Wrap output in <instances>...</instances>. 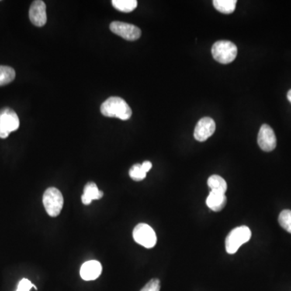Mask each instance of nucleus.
<instances>
[{
	"instance_id": "nucleus-1",
	"label": "nucleus",
	"mask_w": 291,
	"mask_h": 291,
	"mask_svg": "<svg viewBox=\"0 0 291 291\" xmlns=\"http://www.w3.org/2000/svg\"><path fill=\"white\" fill-rule=\"evenodd\" d=\"M101 112L104 116L119 118L121 120H129L132 110L126 101L118 96L109 97L101 107Z\"/></svg>"
},
{
	"instance_id": "nucleus-2",
	"label": "nucleus",
	"mask_w": 291,
	"mask_h": 291,
	"mask_svg": "<svg viewBox=\"0 0 291 291\" xmlns=\"http://www.w3.org/2000/svg\"><path fill=\"white\" fill-rule=\"evenodd\" d=\"M238 50L233 42L219 41L215 42L212 47V55L219 63L228 64L236 59Z\"/></svg>"
},
{
	"instance_id": "nucleus-3",
	"label": "nucleus",
	"mask_w": 291,
	"mask_h": 291,
	"mask_svg": "<svg viewBox=\"0 0 291 291\" xmlns=\"http://www.w3.org/2000/svg\"><path fill=\"white\" fill-rule=\"evenodd\" d=\"M63 194L57 188L50 187L43 194V205L50 217H57L63 207Z\"/></svg>"
},
{
	"instance_id": "nucleus-4",
	"label": "nucleus",
	"mask_w": 291,
	"mask_h": 291,
	"mask_svg": "<svg viewBox=\"0 0 291 291\" xmlns=\"http://www.w3.org/2000/svg\"><path fill=\"white\" fill-rule=\"evenodd\" d=\"M251 236V230L247 226H239L233 229L226 239V250L227 253H236L240 246L249 241Z\"/></svg>"
},
{
	"instance_id": "nucleus-5",
	"label": "nucleus",
	"mask_w": 291,
	"mask_h": 291,
	"mask_svg": "<svg viewBox=\"0 0 291 291\" xmlns=\"http://www.w3.org/2000/svg\"><path fill=\"white\" fill-rule=\"evenodd\" d=\"M20 127L17 113L10 108H4L0 110V138L6 139L12 132Z\"/></svg>"
},
{
	"instance_id": "nucleus-6",
	"label": "nucleus",
	"mask_w": 291,
	"mask_h": 291,
	"mask_svg": "<svg viewBox=\"0 0 291 291\" xmlns=\"http://www.w3.org/2000/svg\"><path fill=\"white\" fill-rule=\"evenodd\" d=\"M133 237L136 243L147 248H152L157 242L154 230L146 223H139L134 227Z\"/></svg>"
},
{
	"instance_id": "nucleus-7",
	"label": "nucleus",
	"mask_w": 291,
	"mask_h": 291,
	"mask_svg": "<svg viewBox=\"0 0 291 291\" xmlns=\"http://www.w3.org/2000/svg\"><path fill=\"white\" fill-rule=\"evenodd\" d=\"M110 30L113 33L127 41L138 40L141 36V29L131 24L113 21L110 25Z\"/></svg>"
},
{
	"instance_id": "nucleus-8",
	"label": "nucleus",
	"mask_w": 291,
	"mask_h": 291,
	"mask_svg": "<svg viewBox=\"0 0 291 291\" xmlns=\"http://www.w3.org/2000/svg\"><path fill=\"white\" fill-rule=\"evenodd\" d=\"M257 143L261 150L266 152L272 151L276 148L277 138L274 129L268 125H263L260 129L257 138Z\"/></svg>"
},
{
	"instance_id": "nucleus-9",
	"label": "nucleus",
	"mask_w": 291,
	"mask_h": 291,
	"mask_svg": "<svg viewBox=\"0 0 291 291\" xmlns=\"http://www.w3.org/2000/svg\"><path fill=\"white\" fill-rule=\"evenodd\" d=\"M215 121L210 118H203L199 120L194 129V138L199 142H205L213 135L215 131Z\"/></svg>"
},
{
	"instance_id": "nucleus-10",
	"label": "nucleus",
	"mask_w": 291,
	"mask_h": 291,
	"mask_svg": "<svg viewBox=\"0 0 291 291\" xmlns=\"http://www.w3.org/2000/svg\"><path fill=\"white\" fill-rule=\"evenodd\" d=\"M29 19L37 27L44 26L47 21L46 5L42 0H36L31 4L29 9Z\"/></svg>"
},
{
	"instance_id": "nucleus-11",
	"label": "nucleus",
	"mask_w": 291,
	"mask_h": 291,
	"mask_svg": "<svg viewBox=\"0 0 291 291\" xmlns=\"http://www.w3.org/2000/svg\"><path fill=\"white\" fill-rule=\"evenodd\" d=\"M102 272L101 263L96 261H89L84 263L80 268V276L85 281H93L99 278Z\"/></svg>"
},
{
	"instance_id": "nucleus-12",
	"label": "nucleus",
	"mask_w": 291,
	"mask_h": 291,
	"mask_svg": "<svg viewBox=\"0 0 291 291\" xmlns=\"http://www.w3.org/2000/svg\"><path fill=\"white\" fill-rule=\"evenodd\" d=\"M104 192L99 190L94 182H88L84 187V194L81 200L84 205H90L93 200H99L103 198Z\"/></svg>"
},
{
	"instance_id": "nucleus-13",
	"label": "nucleus",
	"mask_w": 291,
	"mask_h": 291,
	"mask_svg": "<svg viewBox=\"0 0 291 291\" xmlns=\"http://www.w3.org/2000/svg\"><path fill=\"white\" fill-rule=\"evenodd\" d=\"M226 204V197L224 193L211 191L206 198V205L214 211H220Z\"/></svg>"
},
{
	"instance_id": "nucleus-14",
	"label": "nucleus",
	"mask_w": 291,
	"mask_h": 291,
	"mask_svg": "<svg viewBox=\"0 0 291 291\" xmlns=\"http://www.w3.org/2000/svg\"><path fill=\"white\" fill-rule=\"evenodd\" d=\"M208 185L211 188V191L224 193L227 189V185L225 180L220 176L213 175L208 179Z\"/></svg>"
},
{
	"instance_id": "nucleus-15",
	"label": "nucleus",
	"mask_w": 291,
	"mask_h": 291,
	"mask_svg": "<svg viewBox=\"0 0 291 291\" xmlns=\"http://www.w3.org/2000/svg\"><path fill=\"white\" fill-rule=\"evenodd\" d=\"M236 0H215L214 6L219 12L223 14H231L236 9Z\"/></svg>"
},
{
	"instance_id": "nucleus-16",
	"label": "nucleus",
	"mask_w": 291,
	"mask_h": 291,
	"mask_svg": "<svg viewBox=\"0 0 291 291\" xmlns=\"http://www.w3.org/2000/svg\"><path fill=\"white\" fill-rule=\"evenodd\" d=\"M112 6L122 12H131L138 6L136 0H112Z\"/></svg>"
},
{
	"instance_id": "nucleus-17",
	"label": "nucleus",
	"mask_w": 291,
	"mask_h": 291,
	"mask_svg": "<svg viewBox=\"0 0 291 291\" xmlns=\"http://www.w3.org/2000/svg\"><path fill=\"white\" fill-rule=\"evenodd\" d=\"M15 78V71L12 67L0 66V86L12 83Z\"/></svg>"
},
{
	"instance_id": "nucleus-18",
	"label": "nucleus",
	"mask_w": 291,
	"mask_h": 291,
	"mask_svg": "<svg viewBox=\"0 0 291 291\" xmlns=\"http://www.w3.org/2000/svg\"><path fill=\"white\" fill-rule=\"evenodd\" d=\"M278 222L284 230L291 233V210L285 209L280 214Z\"/></svg>"
},
{
	"instance_id": "nucleus-19",
	"label": "nucleus",
	"mask_w": 291,
	"mask_h": 291,
	"mask_svg": "<svg viewBox=\"0 0 291 291\" xmlns=\"http://www.w3.org/2000/svg\"><path fill=\"white\" fill-rule=\"evenodd\" d=\"M129 177H131L133 181H140L144 179L147 173L143 171L142 168L141 164H134V165L130 168L129 171Z\"/></svg>"
},
{
	"instance_id": "nucleus-20",
	"label": "nucleus",
	"mask_w": 291,
	"mask_h": 291,
	"mask_svg": "<svg viewBox=\"0 0 291 291\" xmlns=\"http://www.w3.org/2000/svg\"><path fill=\"white\" fill-rule=\"evenodd\" d=\"M160 280L154 279L150 280V282H147V285L140 291H160Z\"/></svg>"
},
{
	"instance_id": "nucleus-21",
	"label": "nucleus",
	"mask_w": 291,
	"mask_h": 291,
	"mask_svg": "<svg viewBox=\"0 0 291 291\" xmlns=\"http://www.w3.org/2000/svg\"><path fill=\"white\" fill-rule=\"evenodd\" d=\"M32 287H34L35 289H37L36 286H35L29 280L24 278V279L21 280V282L18 284V287L16 291H29Z\"/></svg>"
},
{
	"instance_id": "nucleus-22",
	"label": "nucleus",
	"mask_w": 291,
	"mask_h": 291,
	"mask_svg": "<svg viewBox=\"0 0 291 291\" xmlns=\"http://www.w3.org/2000/svg\"><path fill=\"white\" fill-rule=\"evenodd\" d=\"M141 166L142 168H143V171H144L146 173H147V172L151 169V168H152V164H151L150 161L143 162Z\"/></svg>"
},
{
	"instance_id": "nucleus-23",
	"label": "nucleus",
	"mask_w": 291,
	"mask_h": 291,
	"mask_svg": "<svg viewBox=\"0 0 291 291\" xmlns=\"http://www.w3.org/2000/svg\"><path fill=\"white\" fill-rule=\"evenodd\" d=\"M287 98L288 100H289V102H290L291 103V89L289 90V91H288Z\"/></svg>"
}]
</instances>
